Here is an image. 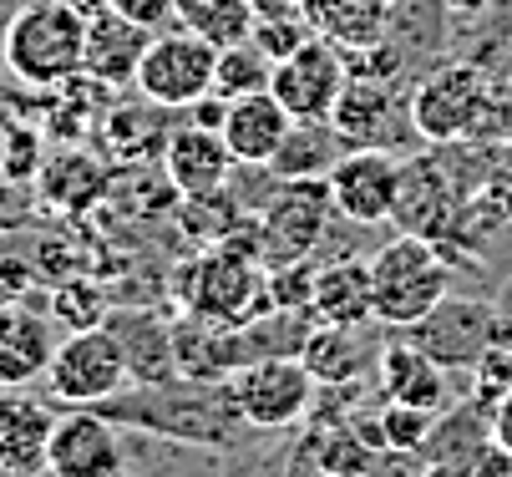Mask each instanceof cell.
<instances>
[{
	"mask_svg": "<svg viewBox=\"0 0 512 477\" xmlns=\"http://www.w3.org/2000/svg\"><path fill=\"white\" fill-rule=\"evenodd\" d=\"M97 412H107L117 427H142L168 442L188 447H234L244 432V417L234 406L229 381H193V376H168V381H127L117 396H107Z\"/></svg>",
	"mask_w": 512,
	"mask_h": 477,
	"instance_id": "obj_1",
	"label": "cell"
},
{
	"mask_svg": "<svg viewBox=\"0 0 512 477\" xmlns=\"http://www.w3.org/2000/svg\"><path fill=\"white\" fill-rule=\"evenodd\" d=\"M472 198L477 188H467V178L442 158V153H411L401 158V178H396V209L391 224L401 234H421L447 254V264H477L472 254Z\"/></svg>",
	"mask_w": 512,
	"mask_h": 477,
	"instance_id": "obj_2",
	"label": "cell"
},
{
	"mask_svg": "<svg viewBox=\"0 0 512 477\" xmlns=\"http://www.w3.org/2000/svg\"><path fill=\"white\" fill-rule=\"evenodd\" d=\"M87 56V11L71 0H26L0 31V66L26 87H61L82 77Z\"/></svg>",
	"mask_w": 512,
	"mask_h": 477,
	"instance_id": "obj_3",
	"label": "cell"
},
{
	"mask_svg": "<svg viewBox=\"0 0 512 477\" xmlns=\"http://www.w3.org/2000/svg\"><path fill=\"white\" fill-rule=\"evenodd\" d=\"M452 295V264L421 234H396L371 254V310L376 325L406 330Z\"/></svg>",
	"mask_w": 512,
	"mask_h": 477,
	"instance_id": "obj_4",
	"label": "cell"
},
{
	"mask_svg": "<svg viewBox=\"0 0 512 477\" xmlns=\"http://www.w3.org/2000/svg\"><path fill=\"white\" fill-rule=\"evenodd\" d=\"M492 92L497 87L487 82L482 66H472V61H442L406 97L416 138L426 148L482 143V127H487V112H492Z\"/></svg>",
	"mask_w": 512,
	"mask_h": 477,
	"instance_id": "obj_5",
	"label": "cell"
},
{
	"mask_svg": "<svg viewBox=\"0 0 512 477\" xmlns=\"http://www.w3.org/2000/svg\"><path fill=\"white\" fill-rule=\"evenodd\" d=\"M127 381H132L127 351H122V340H117L112 325L66 330V340H56L51 366H46L51 401H61V406H102Z\"/></svg>",
	"mask_w": 512,
	"mask_h": 477,
	"instance_id": "obj_6",
	"label": "cell"
},
{
	"mask_svg": "<svg viewBox=\"0 0 512 477\" xmlns=\"http://www.w3.org/2000/svg\"><path fill=\"white\" fill-rule=\"evenodd\" d=\"M229 391H234V406L244 427L254 432H284L310 417L315 406V376L305 371L300 356H259L249 366H239L229 376Z\"/></svg>",
	"mask_w": 512,
	"mask_h": 477,
	"instance_id": "obj_7",
	"label": "cell"
},
{
	"mask_svg": "<svg viewBox=\"0 0 512 477\" xmlns=\"http://www.w3.org/2000/svg\"><path fill=\"white\" fill-rule=\"evenodd\" d=\"M213 61H218V46H208L188 26L153 31L148 51H142V61H137L132 87H137L142 102H158L168 112H183L203 92H213Z\"/></svg>",
	"mask_w": 512,
	"mask_h": 477,
	"instance_id": "obj_8",
	"label": "cell"
},
{
	"mask_svg": "<svg viewBox=\"0 0 512 477\" xmlns=\"http://www.w3.org/2000/svg\"><path fill=\"white\" fill-rule=\"evenodd\" d=\"M330 219H335V203H330L325 178H279V193L259 214L264 264L315 254L325 244V234H330Z\"/></svg>",
	"mask_w": 512,
	"mask_h": 477,
	"instance_id": "obj_9",
	"label": "cell"
},
{
	"mask_svg": "<svg viewBox=\"0 0 512 477\" xmlns=\"http://www.w3.org/2000/svg\"><path fill=\"white\" fill-rule=\"evenodd\" d=\"M345 82H350L345 51L335 41H325V36H310L300 51H289L284 61H274L269 92L279 97V107L295 122H330Z\"/></svg>",
	"mask_w": 512,
	"mask_h": 477,
	"instance_id": "obj_10",
	"label": "cell"
},
{
	"mask_svg": "<svg viewBox=\"0 0 512 477\" xmlns=\"http://www.w3.org/2000/svg\"><path fill=\"white\" fill-rule=\"evenodd\" d=\"M396 178H401V158H396V153H386V148H345L340 163L325 173L335 219H345V224H355V229L391 224Z\"/></svg>",
	"mask_w": 512,
	"mask_h": 477,
	"instance_id": "obj_11",
	"label": "cell"
},
{
	"mask_svg": "<svg viewBox=\"0 0 512 477\" xmlns=\"http://www.w3.org/2000/svg\"><path fill=\"white\" fill-rule=\"evenodd\" d=\"M401 335L411 340V346H421L436 366H447V371H472L477 356L497 340V305L447 295L426 320L406 325Z\"/></svg>",
	"mask_w": 512,
	"mask_h": 477,
	"instance_id": "obj_12",
	"label": "cell"
},
{
	"mask_svg": "<svg viewBox=\"0 0 512 477\" xmlns=\"http://www.w3.org/2000/svg\"><path fill=\"white\" fill-rule=\"evenodd\" d=\"M122 427L97 406H66L46 442V472L56 477H112L122 472Z\"/></svg>",
	"mask_w": 512,
	"mask_h": 477,
	"instance_id": "obj_13",
	"label": "cell"
},
{
	"mask_svg": "<svg viewBox=\"0 0 512 477\" xmlns=\"http://www.w3.org/2000/svg\"><path fill=\"white\" fill-rule=\"evenodd\" d=\"M330 127L345 138V148H386L391 153L401 143V127H411V112L391 92V82L350 77L340 102H335V112H330Z\"/></svg>",
	"mask_w": 512,
	"mask_h": 477,
	"instance_id": "obj_14",
	"label": "cell"
},
{
	"mask_svg": "<svg viewBox=\"0 0 512 477\" xmlns=\"http://www.w3.org/2000/svg\"><path fill=\"white\" fill-rule=\"evenodd\" d=\"M376 376H381V396L386 401L421 406V412H431V417H447V406H457L452 371L436 366L421 346H411L401 330H391L386 346L376 351Z\"/></svg>",
	"mask_w": 512,
	"mask_h": 477,
	"instance_id": "obj_15",
	"label": "cell"
},
{
	"mask_svg": "<svg viewBox=\"0 0 512 477\" xmlns=\"http://www.w3.org/2000/svg\"><path fill=\"white\" fill-rule=\"evenodd\" d=\"M234 168L239 163H234V153H229V143H224L218 127L178 122L168 132V143H163V173L178 188V198H198V193L224 188Z\"/></svg>",
	"mask_w": 512,
	"mask_h": 477,
	"instance_id": "obj_16",
	"label": "cell"
},
{
	"mask_svg": "<svg viewBox=\"0 0 512 477\" xmlns=\"http://www.w3.org/2000/svg\"><path fill=\"white\" fill-rule=\"evenodd\" d=\"M148 41H153L148 26H137V21H127V16H117V11L102 6V11L87 16V56H82V72L97 77V82H107L112 92H117V87H132L137 61H142V51H148Z\"/></svg>",
	"mask_w": 512,
	"mask_h": 477,
	"instance_id": "obj_17",
	"label": "cell"
},
{
	"mask_svg": "<svg viewBox=\"0 0 512 477\" xmlns=\"http://www.w3.org/2000/svg\"><path fill=\"white\" fill-rule=\"evenodd\" d=\"M289 122H295V117L279 107L274 92H249V97L229 102V117H224L218 132H224V143H229L239 168H269V158L279 153Z\"/></svg>",
	"mask_w": 512,
	"mask_h": 477,
	"instance_id": "obj_18",
	"label": "cell"
},
{
	"mask_svg": "<svg viewBox=\"0 0 512 477\" xmlns=\"http://www.w3.org/2000/svg\"><path fill=\"white\" fill-rule=\"evenodd\" d=\"M56 351V335H51V315L26 310L21 305H0V386L16 391L36 376H46Z\"/></svg>",
	"mask_w": 512,
	"mask_h": 477,
	"instance_id": "obj_19",
	"label": "cell"
},
{
	"mask_svg": "<svg viewBox=\"0 0 512 477\" xmlns=\"http://www.w3.org/2000/svg\"><path fill=\"white\" fill-rule=\"evenodd\" d=\"M56 412L36 396H0V472L31 477L46 467V442H51Z\"/></svg>",
	"mask_w": 512,
	"mask_h": 477,
	"instance_id": "obj_20",
	"label": "cell"
},
{
	"mask_svg": "<svg viewBox=\"0 0 512 477\" xmlns=\"http://www.w3.org/2000/svg\"><path fill=\"white\" fill-rule=\"evenodd\" d=\"M381 346L365 340V325H335V320H320L305 330V346H300V361L305 371L315 376V386H345V381H360L371 371Z\"/></svg>",
	"mask_w": 512,
	"mask_h": 477,
	"instance_id": "obj_21",
	"label": "cell"
},
{
	"mask_svg": "<svg viewBox=\"0 0 512 477\" xmlns=\"http://www.w3.org/2000/svg\"><path fill=\"white\" fill-rule=\"evenodd\" d=\"M107 183H112L107 178V163L92 158V153H82V148H66V153L46 158L41 173H36L41 203H46V209H56V214H87L92 203L107 193Z\"/></svg>",
	"mask_w": 512,
	"mask_h": 477,
	"instance_id": "obj_22",
	"label": "cell"
},
{
	"mask_svg": "<svg viewBox=\"0 0 512 477\" xmlns=\"http://www.w3.org/2000/svg\"><path fill=\"white\" fill-rule=\"evenodd\" d=\"M391 6L396 0H305V16L315 36L335 41L340 51H365L391 36Z\"/></svg>",
	"mask_w": 512,
	"mask_h": 477,
	"instance_id": "obj_23",
	"label": "cell"
},
{
	"mask_svg": "<svg viewBox=\"0 0 512 477\" xmlns=\"http://www.w3.org/2000/svg\"><path fill=\"white\" fill-rule=\"evenodd\" d=\"M315 320L371 325V259H330L315 269Z\"/></svg>",
	"mask_w": 512,
	"mask_h": 477,
	"instance_id": "obj_24",
	"label": "cell"
},
{
	"mask_svg": "<svg viewBox=\"0 0 512 477\" xmlns=\"http://www.w3.org/2000/svg\"><path fill=\"white\" fill-rule=\"evenodd\" d=\"M107 325L117 330L122 351H127L132 381L178 376V366H173V325H163L158 315H142V310H107Z\"/></svg>",
	"mask_w": 512,
	"mask_h": 477,
	"instance_id": "obj_25",
	"label": "cell"
},
{
	"mask_svg": "<svg viewBox=\"0 0 512 477\" xmlns=\"http://www.w3.org/2000/svg\"><path fill=\"white\" fill-rule=\"evenodd\" d=\"M345 153V138L330 122H289L279 153L269 158L274 178H325Z\"/></svg>",
	"mask_w": 512,
	"mask_h": 477,
	"instance_id": "obj_26",
	"label": "cell"
},
{
	"mask_svg": "<svg viewBox=\"0 0 512 477\" xmlns=\"http://www.w3.org/2000/svg\"><path fill=\"white\" fill-rule=\"evenodd\" d=\"M168 117L173 112L158 107V102H148V107H107L102 112V143L112 148V158L142 163L148 153H163L168 132H173Z\"/></svg>",
	"mask_w": 512,
	"mask_h": 477,
	"instance_id": "obj_27",
	"label": "cell"
},
{
	"mask_svg": "<svg viewBox=\"0 0 512 477\" xmlns=\"http://www.w3.org/2000/svg\"><path fill=\"white\" fill-rule=\"evenodd\" d=\"M173 21L208 46H234L254 31V0H173Z\"/></svg>",
	"mask_w": 512,
	"mask_h": 477,
	"instance_id": "obj_28",
	"label": "cell"
},
{
	"mask_svg": "<svg viewBox=\"0 0 512 477\" xmlns=\"http://www.w3.org/2000/svg\"><path fill=\"white\" fill-rule=\"evenodd\" d=\"M274 77V61L254 46V41H234V46H218L213 61V92L218 97H249V92H269Z\"/></svg>",
	"mask_w": 512,
	"mask_h": 477,
	"instance_id": "obj_29",
	"label": "cell"
},
{
	"mask_svg": "<svg viewBox=\"0 0 512 477\" xmlns=\"http://www.w3.org/2000/svg\"><path fill=\"white\" fill-rule=\"evenodd\" d=\"M46 315H51L61 330H92V325H107V295H102L87 275H71V280H56V285H51Z\"/></svg>",
	"mask_w": 512,
	"mask_h": 477,
	"instance_id": "obj_30",
	"label": "cell"
},
{
	"mask_svg": "<svg viewBox=\"0 0 512 477\" xmlns=\"http://www.w3.org/2000/svg\"><path fill=\"white\" fill-rule=\"evenodd\" d=\"M310 457H315V467H325V472H335V477H365L376 467V447L371 442H360L345 422H335V427H315V442L305 447Z\"/></svg>",
	"mask_w": 512,
	"mask_h": 477,
	"instance_id": "obj_31",
	"label": "cell"
},
{
	"mask_svg": "<svg viewBox=\"0 0 512 477\" xmlns=\"http://www.w3.org/2000/svg\"><path fill=\"white\" fill-rule=\"evenodd\" d=\"M315 269H320L315 254L269 264V300H274V310H284V315H310V320H315Z\"/></svg>",
	"mask_w": 512,
	"mask_h": 477,
	"instance_id": "obj_32",
	"label": "cell"
},
{
	"mask_svg": "<svg viewBox=\"0 0 512 477\" xmlns=\"http://www.w3.org/2000/svg\"><path fill=\"white\" fill-rule=\"evenodd\" d=\"M436 417L421 412V406H406V401H381V447L396 452V457H416L431 437Z\"/></svg>",
	"mask_w": 512,
	"mask_h": 477,
	"instance_id": "obj_33",
	"label": "cell"
},
{
	"mask_svg": "<svg viewBox=\"0 0 512 477\" xmlns=\"http://www.w3.org/2000/svg\"><path fill=\"white\" fill-rule=\"evenodd\" d=\"M310 36H315L310 16H254V31H249V41H254L269 61H284L289 51H300Z\"/></svg>",
	"mask_w": 512,
	"mask_h": 477,
	"instance_id": "obj_34",
	"label": "cell"
},
{
	"mask_svg": "<svg viewBox=\"0 0 512 477\" xmlns=\"http://www.w3.org/2000/svg\"><path fill=\"white\" fill-rule=\"evenodd\" d=\"M46 153H41V132L36 127H6V153H0V178L11 188L31 183L41 173Z\"/></svg>",
	"mask_w": 512,
	"mask_h": 477,
	"instance_id": "obj_35",
	"label": "cell"
},
{
	"mask_svg": "<svg viewBox=\"0 0 512 477\" xmlns=\"http://www.w3.org/2000/svg\"><path fill=\"white\" fill-rule=\"evenodd\" d=\"M102 6L127 16V21H137V26H148V31L173 26V0H102Z\"/></svg>",
	"mask_w": 512,
	"mask_h": 477,
	"instance_id": "obj_36",
	"label": "cell"
},
{
	"mask_svg": "<svg viewBox=\"0 0 512 477\" xmlns=\"http://www.w3.org/2000/svg\"><path fill=\"white\" fill-rule=\"evenodd\" d=\"M31 280H36V269L26 264V259H0V305H21L26 300V290H31Z\"/></svg>",
	"mask_w": 512,
	"mask_h": 477,
	"instance_id": "obj_37",
	"label": "cell"
},
{
	"mask_svg": "<svg viewBox=\"0 0 512 477\" xmlns=\"http://www.w3.org/2000/svg\"><path fill=\"white\" fill-rule=\"evenodd\" d=\"M224 117H229V97L203 92V97L193 102V117H188V122H198V127H224Z\"/></svg>",
	"mask_w": 512,
	"mask_h": 477,
	"instance_id": "obj_38",
	"label": "cell"
},
{
	"mask_svg": "<svg viewBox=\"0 0 512 477\" xmlns=\"http://www.w3.org/2000/svg\"><path fill=\"white\" fill-rule=\"evenodd\" d=\"M492 442H497L502 452H512V391L492 406Z\"/></svg>",
	"mask_w": 512,
	"mask_h": 477,
	"instance_id": "obj_39",
	"label": "cell"
},
{
	"mask_svg": "<svg viewBox=\"0 0 512 477\" xmlns=\"http://www.w3.org/2000/svg\"><path fill=\"white\" fill-rule=\"evenodd\" d=\"M254 16H305V0H254Z\"/></svg>",
	"mask_w": 512,
	"mask_h": 477,
	"instance_id": "obj_40",
	"label": "cell"
},
{
	"mask_svg": "<svg viewBox=\"0 0 512 477\" xmlns=\"http://www.w3.org/2000/svg\"><path fill=\"white\" fill-rule=\"evenodd\" d=\"M442 6H447L452 16H482V11L492 6V0H442Z\"/></svg>",
	"mask_w": 512,
	"mask_h": 477,
	"instance_id": "obj_41",
	"label": "cell"
},
{
	"mask_svg": "<svg viewBox=\"0 0 512 477\" xmlns=\"http://www.w3.org/2000/svg\"><path fill=\"white\" fill-rule=\"evenodd\" d=\"M421 477H467V472H462V467H452V462H431Z\"/></svg>",
	"mask_w": 512,
	"mask_h": 477,
	"instance_id": "obj_42",
	"label": "cell"
},
{
	"mask_svg": "<svg viewBox=\"0 0 512 477\" xmlns=\"http://www.w3.org/2000/svg\"><path fill=\"white\" fill-rule=\"evenodd\" d=\"M310 477H335V472H325V467H315V472H310Z\"/></svg>",
	"mask_w": 512,
	"mask_h": 477,
	"instance_id": "obj_43",
	"label": "cell"
},
{
	"mask_svg": "<svg viewBox=\"0 0 512 477\" xmlns=\"http://www.w3.org/2000/svg\"><path fill=\"white\" fill-rule=\"evenodd\" d=\"M112 477H142V472H127V467H122V472H112Z\"/></svg>",
	"mask_w": 512,
	"mask_h": 477,
	"instance_id": "obj_44",
	"label": "cell"
},
{
	"mask_svg": "<svg viewBox=\"0 0 512 477\" xmlns=\"http://www.w3.org/2000/svg\"><path fill=\"white\" fill-rule=\"evenodd\" d=\"M31 477H56V472H46V467H41V472H31Z\"/></svg>",
	"mask_w": 512,
	"mask_h": 477,
	"instance_id": "obj_45",
	"label": "cell"
},
{
	"mask_svg": "<svg viewBox=\"0 0 512 477\" xmlns=\"http://www.w3.org/2000/svg\"><path fill=\"white\" fill-rule=\"evenodd\" d=\"M0 477H11V472H0Z\"/></svg>",
	"mask_w": 512,
	"mask_h": 477,
	"instance_id": "obj_46",
	"label": "cell"
},
{
	"mask_svg": "<svg viewBox=\"0 0 512 477\" xmlns=\"http://www.w3.org/2000/svg\"><path fill=\"white\" fill-rule=\"evenodd\" d=\"M396 6H401V0H396Z\"/></svg>",
	"mask_w": 512,
	"mask_h": 477,
	"instance_id": "obj_47",
	"label": "cell"
}]
</instances>
